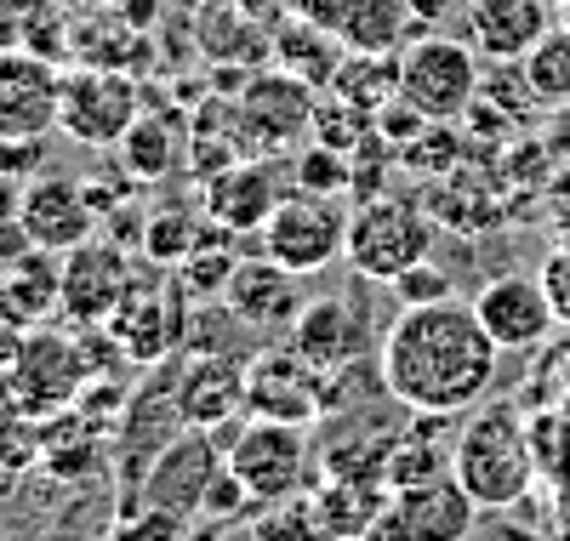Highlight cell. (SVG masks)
Listing matches in <instances>:
<instances>
[{
	"mask_svg": "<svg viewBox=\"0 0 570 541\" xmlns=\"http://www.w3.org/2000/svg\"><path fill=\"white\" fill-rule=\"evenodd\" d=\"M497 360L502 348L480 325L473 303L462 297L400 308V319L376 342L389 400L405 411H434V416H468L473 405H485V393L497 382Z\"/></svg>",
	"mask_w": 570,
	"mask_h": 541,
	"instance_id": "1",
	"label": "cell"
},
{
	"mask_svg": "<svg viewBox=\"0 0 570 541\" xmlns=\"http://www.w3.org/2000/svg\"><path fill=\"white\" fill-rule=\"evenodd\" d=\"M451 473L480 508H519L537 484V451L513 405H473V416L456 427Z\"/></svg>",
	"mask_w": 570,
	"mask_h": 541,
	"instance_id": "2",
	"label": "cell"
},
{
	"mask_svg": "<svg viewBox=\"0 0 570 541\" xmlns=\"http://www.w3.org/2000/svg\"><path fill=\"white\" fill-rule=\"evenodd\" d=\"M228 479L252 496V508L292 502L320 484V445L297 422L240 416L228 427Z\"/></svg>",
	"mask_w": 570,
	"mask_h": 541,
	"instance_id": "3",
	"label": "cell"
},
{
	"mask_svg": "<svg viewBox=\"0 0 570 541\" xmlns=\"http://www.w3.org/2000/svg\"><path fill=\"white\" fill-rule=\"evenodd\" d=\"M434 234H440V217L416 194H376V200L354 206L343 263L371 285H394L405 268L434 257Z\"/></svg>",
	"mask_w": 570,
	"mask_h": 541,
	"instance_id": "4",
	"label": "cell"
},
{
	"mask_svg": "<svg viewBox=\"0 0 570 541\" xmlns=\"http://www.w3.org/2000/svg\"><path fill=\"white\" fill-rule=\"evenodd\" d=\"M348 223L354 206L343 194H314V188H292L285 200L274 206V217L263 223V252L274 263H285L292 274H325L331 263L348 257Z\"/></svg>",
	"mask_w": 570,
	"mask_h": 541,
	"instance_id": "5",
	"label": "cell"
},
{
	"mask_svg": "<svg viewBox=\"0 0 570 541\" xmlns=\"http://www.w3.org/2000/svg\"><path fill=\"white\" fill-rule=\"evenodd\" d=\"M480 52L451 35H416L400 52V104H411L422 120H462L480 104Z\"/></svg>",
	"mask_w": 570,
	"mask_h": 541,
	"instance_id": "6",
	"label": "cell"
},
{
	"mask_svg": "<svg viewBox=\"0 0 570 541\" xmlns=\"http://www.w3.org/2000/svg\"><path fill=\"white\" fill-rule=\"evenodd\" d=\"M223 473H228V439H217L206 427H183L149 462V473L137 479V496L126 502V513L155 508V513H171V519H195V513H206Z\"/></svg>",
	"mask_w": 570,
	"mask_h": 541,
	"instance_id": "7",
	"label": "cell"
},
{
	"mask_svg": "<svg viewBox=\"0 0 570 541\" xmlns=\"http://www.w3.org/2000/svg\"><path fill=\"white\" fill-rule=\"evenodd\" d=\"M360 279V274H354ZM365 285H348V291H320V297L303 303L297 325L285 331V342L320 371H337V365H354V360H376V342H383L389 325H376V308L365 297Z\"/></svg>",
	"mask_w": 570,
	"mask_h": 541,
	"instance_id": "8",
	"label": "cell"
},
{
	"mask_svg": "<svg viewBox=\"0 0 570 541\" xmlns=\"http://www.w3.org/2000/svg\"><path fill=\"white\" fill-rule=\"evenodd\" d=\"M142 115V86L131 69L104 63H69L63 97H58V131L86 142V149H115Z\"/></svg>",
	"mask_w": 570,
	"mask_h": 541,
	"instance_id": "9",
	"label": "cell"
},
{
	"mask_svg": "<svg viewBox=\"0 0 570 541\" xmlns=\"http://www.w3.org/2000/svg\"><path fill=\"white\" fill-rule=\"evenodd\" d=\"M177 376H183V360L171 354V360H160V371L142 376V387H131L120 400L115 456H120V473H126V502L137 496V479L149 473V462L188 427L183 422V400H177Z\"/></svg>",
	"mask_w": 570,
	"mask_h": 541,
	"instance_id": "10",
	"label": "cell"
},
{
	"mask_svg": "<svg viewBox=\"0 0 570 541\" xmlns=\"http://www.w3.org/2000/svg\"><path fill=\"white\" fill-rule=\"evenodd\" d=\"M234 104H240L252 155H285V149H297V137H314L320 91L274 63H263V75H252Z\"/></svg>",
	"mask_w": 570,
	"mask_h": 541,
	"instance_id": "11",
	"label": "cell"
},
{
	"mask_svg": "<svg viewBox=\"0 0 570 541\" xmlns=\"http://www.w3.org/2000/svg\"><path fill=\"white\" fill-rule=\"evenodd\" d=\"M320 387H325V371L308 365L292 342H268V348L246 354V416L314 427L320 422Z\"/></svg>",
	"mask_w": 570,
	"mask_h": 541,
	"instance_id": "12",
	"label": "cell"
},
{
	"mask_svg": "<svg viewBox=\"0 0 570 541\" xmlns=\"http://www.w3.org/2000/svg\"><path fill=\"white\" fill-rule=\"evenodd\" d=\"M473 314L491 331L502 354H537L559 331V308L548 297L542 274H497L473 291Z\"/></svg>",
	"mask_w": 570,
	"mask_h": 541,
	"instance_id": "13",
	"label": "cell"
},
{
	"mask_svg": "<svg viewBox=\"0 0 570 541\" xmlns=\"http://www.w3.org/2000/svg\"><path fill=\"white\" fill-rule=\"evenodd\" d=\"M188 303H195V297H188L177 279H160V285L131 279V291L120 297V308L109 314V325H115L120 348L137 365H160V360H171L188 342Z\"/></svg>",
	"mask_w": 570,
	"mask_h": 541,
	"instance_id": "14",
	"label": "cell"
},
{
	"mask_svg": "<svg viewBox=\"0 0 570 541\" xmlns=\"http://www.w3.org/2000/svg\"><path fill=\"white\" fill-rule=\"evenodd\" d=\"M63 63L0 46V137H52L58 131Z\"/></svg>",
	"mask_w": 570,
	"mask_h": 541,
	"instance_id": "15",
	"label": "cell"
},
{
	"mask_svg": "<svg viewBox=\"0 0 570 541\" xmlns=\"http://www.w3.org/2000/svg\"><path fill=\"white\" fill-rule=\"evenodd\" d=\"M303 274H292L285 263H274L268 252H252L240 257V268H234L228 291H223V308L240 319L252 336H285L297 325L303 314Z\"/></svg>",
	"mask_w": 570,
	"mask_h": 541,
	"instance_id": "16",
	"label": "cell"
},
{
	"mask_svg": "<svg viewBox=\"0 0 570 541\" xmlns=\"http://www.w3.org/2000/svg\"><path fill=\"white\" fill-rule=\"evenodd\" d=\"M23 234L52 257H69L75 245H86L98 234V206H91V188L58 171H40L23 188Z\"/></svg>",
	"mask_w": 570,
	"mask_h": 541,
	"instance_id": "17",
	"label": "cell"
},
{
	"mask_svg": "<svg viewBox=\"0 0 570 541\" xmlns=\"http://www.w3.org/2000/svg\"><path fill=\"white\" fill-rule=\"evenodd\" d=\"M462 18H468L462 40L485 63H525L553 35V0H473Z\"/></svg>",
	"mask_w": 570,
	"mask_h": 541,
	"instance_id": "18",
	"label": "cell"
},
{
	"mask_svg": "<svg viewBox=\"0 0 570 541\" xmlns=\"http://www.w3.org/2000/svg\"><path fill=\"white\" fill-rule=\"evenodd\" d=\"M131 263L120 245H104L91 234L86 245L63 257V314L75 325H109V314L120 308V297L131 291Z\"/></svg>",
	"mask_w": 570,
	"mask_h": 541,
	"instance_id": "19",
	"label": "cell"
},
{
	"mask_svg": "<svg viewBox=\"0 0 570 541\" xmlns=\"http://www.w3.org/2000/svg\"><path fill=\"white\" fill-rule=\"evenodd\" d=\"M183 422L223 433L246 416V354H188L177 376Z\"/></svg>",
	"mask_w": 570,
	"mask_h": 541,
	"instance_id": "20",
	"label": "cell"
},
{
	"mask_svg": "<svg viewBox=\"0 0 570 541\" xmlns=\"http://www.w3.org/2000/svg\"><path fill=\"white\" fill-rule=\"evenodd\" d=\"M394 519L405 524L411 541H468L473 524H480V502L462 490L456 473H434L422 484H405L389 496Z\"/></svg>",
	"mask_w": 570,
	"mask_h": 541,
	"instance_id": "21",
	"label": "cell"
},
{
	"mask_svg": "<svg viewBox=\"0 0 570 541\" xmlns=\"http://www.w3.org/2000/svg\"><path fill=\"white\" fill-rule=\"evenodd\" d=\"M279 200L285 194H279V171L268 166V155H246L228 171L206 177V223H223L234 234H263Z\"/></svg>",
	"mask_w": 570,
	"mask_h": 541,
	"instance_id": "22",
	"label": "cell"
},
{
	"mask_svg": "<svg viewBox=\"0 0 570 541\" xmlns=\"http://www.w3.org/2000/svg\"><path fill=\"white\" fill-rule=\"evenodd\" d=\"M115 155H120V171L131 183H160L188 160V120L177 109H160V115L142 109L137 126L115 142Z\"/></svg>",
	"mask_w": 570,
	"mask_h": 541,
	"instance_id": "23",
	"label": "cell"
},
{
	"mask_svg": "<svg viewBox=\"0 0 570 541\" xmlns=\"http://www.w3.org/2000/svg\"><path fill=\"white\" fill-rule=\"evenodd\" d=\"M0 319L12 325H40L52 308H63V257L52 252H23L12 263H0Z\"/></svg>",
	"mask_w": 570,
	"mask_h": 541,
	"instance_id": "24",
	"label": "cell"
},
{
	"mask_svg": "<svg viewBox=\"0 0 570 541\" xmlns=\"http://www.w3.org/2000/svg\"><path fill=\"white\" fill-rule=\"evenodd\" d=\"M200 52L212 63H268L274 58V29L257 23L240 0H212V7L200 12Z\"/></svg>",
	"mask_w": 570,
	"mask_h": 541,
	"instance_id": "25",
	"label": "cell"
},
{
	"mask_svg": "<svg viewBox=\"0 0 570 541\" xmlns=\"http://www.w3.org/2000/svg\"><path fill=\"white\" fill-rule=\"evenodd\" d=\"M343 52H348V46L331 29L303 23V18H285L274 29V58L268 63L285 69V75H297V80H308L314 91H331V80H337V69H343Z\"/></svg>",
	"mask_w": 570,
	"mask_h": 541,
	"instance_id": "26",
	"label": "cell"
},
{
	"mask_svg": "<svg viewBox=\"0 0 570 541\" xmlns=\"http://www.w3.org/2000/svg\"><path fill=\"white\" fill-rule=\"evenodd\" d=\"M416 35H422V23L411 12V0H354L337 29L348 52H371V58H400Z\"/></svg>",
	"mask_w": 570,
	"mask_h": 541,
	"instance_id": "27",
	"label": "cell"
},
{
	"mask_svg": "<svg viewBox=\"0 0 570 541\" xmlns=\"http://www.w3.org/2000/svg\"><path fill=\"white\" fill-rule=\"evenodd\" d=\"M0 46H23L69 69V0H0Z\"/></svg>",
	"mask_w": 570,
	"mask_h": 541,
	"instance_id": "28",
	"label": "cell"
},
{
	"mask_svg": "<svg viewBox=\"0 0 570 541\" xmlns=\"http://www.w3.org/2000/svg\"><path fill=\"white\" fill-rule=\"evenodd\" d=\"M389 496L394 490L383 479H320L314 484V508H320V524L325 535H365L376 519L389 513Z\"/></svg>",
	"mask_w": 570,
	"mask_h": 541,
	"instance_id": "29",
	"label": "cell"
},
{
	"mask_svg": "<svg viewBox=\"0 0 570 541\" xmlns=\"http://www.w3.org/2000/svg\"><path fill=\"white\" fill-rule=\"evenodd\" d=\"M240 239H246V234H234V228H223V223L200 228V245L183 257L177 285H183L195 303H223V291H228L234 268H240V257H246Z\"/></svg>",
	"mask_w": 570,
	"mask_h": 541,
	"instance_id": "30",
	"label": "cell"
},
{
	"mask_svg": "<svg viewBox=\"0 0 570 541\" xmlns=\"http://www.w3.org/2000/svg\"><path fill=\"white\" fill-rule=\"evenodd\" d=\"M331 97H343V104L376 115L389 109L400 97V58H371V52H348L337 80H331Z\"/></svg>",
	"mask_w": 570,
	"mask_h": 541,
	"instance_id": "31",
	"label": "cell"
},
{
	"mask_svg": "<svg viewBox=\"0 0 570 541\" xmlns=\"http://www.w3.org/2000/svg\"><path fill=\"white\" fill-rule=\"evenodd\" d=\"M519 69H525V86L537 91V104H553V109L570 104V29H553Z\"/></svg>",
	"mask_w": 570,
	"mask_h": 541,
	"instance_id": "32",
	"label": "cell"
},
{
	"mask_svg": "<svg viewBox=\"0 0 570 541\" xmlns=\"http://www.w3.org/2000/svg\"><path fill=\"white\" fill-rule=\"evenodd\" d=\"M405 171H422V177H445L456 160H462V131L456 120H428L405 149H394Z\"/></svg>",
	"mask_w": 570,
	"mask_h": 541,
	"instance_id": "33",
	"label": "cell"
},
{
	"mask_svg": "<svg viewBox=\"0 0 570 541\" xmlns=\"http://www.w3.org/2000/svg\"><path fill=\"white\" fill-rule=\"evenodd\" d=\"M200 217L195 212H155L149 228H142V252H149V263L160 268H183V257L200 245Z\"/></svg>",
	"mask_w": 570,
	"mask_h": 541,
	"instance_id": "34",
	"label": "cell"
},
{
	"mask_svg": "<svg viewBox=\"0 0 570 541\" xmlns=\"http://www.w3.org/2000/svg\"><path fill=\"white\" fill-rule=\"evenodd\" d=\"M257 541H331L325 524H320V508H314V490L292 502H274V508H257Z\"/></svg>",
	"mask_w": 570,
	"mask_h": 541,
	"instance_id": "35",
	"label": "cell"
},
{
	"mask_svg": "<svg viewBox=\"0 0 570 541\" xmlns=\"http://www.w3.org/2000/svg\"><path fill=\"white\" fill-rule=\"evenodd\" d=\"M371 131H376V115L343 104V97H320V109H314V142H325V149H337V155H354Z\"/></svg>",
	"mask_w": 570,
	"mask_h": 541,
	"instance_id": "36",
	"label": "cell"
},
{
	"mask_svg": "<svg viewBox=\"0 0 570 541\" xmlns=\"http://www.w3.org/2000/svg\"><path fill=\"white\" fill-rule=\"evenodd\" d=\"M292 177L297 188H314V194H343L348 200V155L325 149V142H314V149L303 160H292Z\"/></svg>",
	"mask_w": 570,
	"mask_h": 541,
	"instance_id": "37",
	"label": "cell"
},
{
	"mask_svg": "<svg viewBox=\"0 0 570 541\" xmlns=\"http://www.w3.org/2000/svg\"><path fill=\"white\" fill-rule=\"evenodd\" d=\"M389 291L400 297V308H422V303H445V297H456V291H451V274L434 268V257L416 263V268H405Z\"/></svg>",
	"mask_w": 570,
	"mask_h": 541,
	"instance_id": "38",
	"label": "cell"
},
{
	"mask_svg": "<svg viewBox=\"0 0 570 541\" xmlns=\"http://www.w3.org/2000/svg\"><path fill=\"white\" fill-rule=\"evenodd\" d=\"M52 160L46 137H0V177H18V183H35Z\"/></svg>",
	"mask_w": 570,
	"mask_h": 541,
	"instance_id": "39",
	"label": "cell"
},
{
	"mask_svg": "<svg viewBox=\"0 0 570 541\" xmlns=\"http://www.w3.org/2000/svg\"><path fill=\"white\" fill-rule=\"evenodd\" d=\"M257 513H195L183 524V541H257Z\"/></svg>",
	"mask_w": 570,
	"mask_h": 541,
	"instance_id": "40",
	"label": "cell"
},
{
	"mask_svg": "<svg viewBox=\"0 0 570 541\" xmlns=\"http://www.w3.org/2000/svg\"><path fill=\"white\" fill-rule=\"evenodd\" d=\"M422 126H428V120H422V115H416L411 104H400V97H394L389 109H376V131H383V137L394 142V149H405V142H411V137H416Z\"/></svg>",
	"mask_w": 570,
	"mask_h": 541,
	"instance_id": "41",
	"label": "cell"
},
{
	"mask_svg": "<svg viewBox=\"0 0 570 541\" xmlns=\"http://www.w3.org/2000/svg\"><path fill=\"white\" fill-rule=\"evenodd\" d=\"M542 285H548V297H553V308H559V325H564V319H570V245H559V252L548 257Z\"/></svg>",
	"mask_w": 570,
	"mask_h": 541,
	"instance_id": "42",
	"label": "cell"
},
{
	"mask_svg": "<svg viewBox=\"0 0 570 541\" xmlns=\"http://www.w3.org/2000/svg\"><path fill=\"white\" fill-rule=\"evenodd\" d=\"M285 7H292V18H303V23H320V29H331V35H337L354 0H285Z\"/></svg>",
	"mask_w": 570,
	"mask_h": 541,
	"instance_id": "43",
	"label": "cell"
},
{
	"mask_svg": "<svg viewBox=\"0 0 570 541\" xmlns=\"http://www.w3.org/2000/svg\"><path fill=\"white\" fill-rule=\"evenodd\" d=\"M23 188L18 177H0V228H18L23 223Z\"/></svg>",
	"mask_w": 570,
	"mask_h": 541,
	"instance_id": "44",
	"label": "cell"
},
{
	"mask_svg": "<svg viewBox=\"0 0 570 541\" xmlns=\"http://www.w3.org/2000/svg\"><path fill=\"white\" fill-rule=\"evenodd\" d=\"M473 0H411V12H416V23H445L451 12H468Z\"/></svg>",
	"mask_w": 570,
	"mask_h": 541,
	"instance_id": "45",
	"label": "cell"
},
{
	"mask_svg": "<svg viewBox=\"0 0 570 541\" xmlns=\"http://www.w3.org/2000/svg\"><path fill=\"white\" fill-rule=\"evenodd\" d=\"M115 12H120L131 29H155V18H160V0H115Z\"/></svg>",
	"mask_w": 570,
	"mask_h": 541,
	"instance_id": "46",
	"label": "cell"
},
{
	"mask_svg": "<svg viewBox=\"0 0 570 541\" xmlns=\"http://www.w3.org/2000/svg\"><path fill=\"white\" fill-rule=\"evenodd\" d=\"M75 7H115V0H75Z\"/></svg>",
	"mask_w": 570,
	"mask_h": 541,
	"instance_id": "47",
	"label": "cell"
},
{
	"mask_svg": "<svg viewBox=\"0 0 570 541\" xmlns=\"http://www.w3.org/2000/svg\"><path fill=\"white\" fill-rule=\"evenodd\" d=\"M564 23H570V0H564Z\"/></svg>",
	"mask_w": 570,
	"mask_h": 541,
	"instance_id": "48",
	"label": "cell"
}]
</instances>
